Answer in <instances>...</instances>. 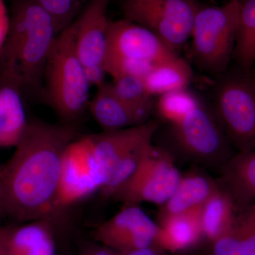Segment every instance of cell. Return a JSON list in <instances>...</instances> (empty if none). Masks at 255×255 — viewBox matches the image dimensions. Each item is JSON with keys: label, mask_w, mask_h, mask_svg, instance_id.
I'll return each instance as SVG.
<instances>
[{"label": "cell", "mask_w": 255, "mask_h": 255, "mask_svg": "<svg viewBox=\"0 0 255 255\" xmlns=\"http://www.w3.org/2000/svg\"><path fill=\"white\" fill-rule=\"evenodd\" d=\"M78 137L73 124L29 121L14 154L1 165L0 214L22 223L53 224L61 214L58 192L64 153Z\"/></svg>", "instance_id": "1"}, {"label": "cell", "mask_w": 255, "mask_h": 255, "mask_svg": "<svg viewBox=\"0 0 255 255\" xmlns=\"http://www.w3.org/2000/svg\"><path fill=\"white\" fill-rule=\"evenodd\" d=\"M57 36L53 20L36 3L15 0L0 55V78L14 82L22 93L43 90L47 60Z\"/></svg>", "instance_id": "2"}, {"label": "cell", "mask_w": 255, "mask_h": 255, "mask_svg": "<svg viewBox=\"0 0 255 255\" xmlns=\"http://www.w3.org/2000/svg\"><path fill=\"white\" fill-rule=\"evenodd\" d=\"M43 84L47 102L67 124L88 109L90 85L75 49L73 23L55 38L47 60Z\"/></svg>", "instance_id": "3"}, {"label": "cell", "mask_w": 255, "mask_h": 255, "mask_svg": "<svg viewBox=\"0 0 255 255\" xmlns=\"http://www.w3.org/2000/svg\"><path fill=\"white\" fill-rule=\"evenodd\" d=\"M241 0L222 6L200 5L191 30V54L203 71L221 75L233 59Z\"/></svg>", "instance_id": "4"}, {"label": "cell", "mask_w": 255, "mask_h": 255, "mask_svg": "<svg viewBox=\"0 0 255 255\" xmlns=\"http://www.w3.org/2000/svg\"><path fill=\"white\" fill-rule=\"evenodd\" d=\"M158 124L152 121L136 127L92 135L96 158L103 174L101 192L110 198L128 180L153 145Z\"/></svg>", "instance_id": "5"}, {"label": "cell", "mask_w": 255, "mask_h": 255, "mask_svg": "<svg viewBox=\"0 0 255 255\" xmlns=\"http://www.w3.org/2000/svg\"><path fill=\"white\" fill-rule=\"evenodd\" d=\"M217 84L214 112L236 152L255 150V80L238 69Z\"/></svg>", "instance_id": "6"}, {"label": "cell", "mask_w": 255, "mask_h": 255, "mask_svg": "<svg viewBox=\"0 0 255 255\" xmlns=\"http://www.w3.org/2000/svg\"><path fill=\"white\" fill-rule=\"evenodd\" d=\"M171 141L188 160L220 169L236 152L214 111L200 104L180 122L169 125Z\"/></svg>", "instance_id": "7"}, {"label": "cell", "mask_w": 255, "mask_h": 255, "mask_svg": "<svg viewBox=\"0 0 255 255\" xmlns=\"http://www.w3.org/2000/svg\"><path fill=\"white\" fill-rule=\"evenodd\" d=\"M198 0H122L124 18L150 30L177 53L190 38Z\"/></svg>", "instance_id": "8"}, {"label": "cell", "mask_w": 255, "mask_h": 255, "mask_svg": "<svg viewBox=\"0 0 255 255\" xmlns=\"http://www.w3.org/2000/svg\"><path fill=\"white\" fill-rule=\"evenodd\" d=\"M168 150L152 145L133 174L111 198L124 206L150 203L161 206L168 200L182 174Z\"/></svg>", "instance_id": "9"}, {"label": "cell", "mask_w": 255, "mask_h": 255, "mask_svg": "<svg viewBox=\"0 0 255 255\" xmlns=\"http://www.w3.org/2000/svg\"><path fill=\"white\" fill-rule=\"evenodd\" d=\"M92 135L78 137L67 147L62 161L58 192L60 211L87 199L104 186Z\"/></svg>", "instance_id": "10"}, {"label": "cell", "mask_w": 255, "mask_h": 255, "mask_svg": "<svg viewBox=\"0 0 255 255\" xmlns=\"http://www.w3.org/2000/svg\"><path fill=\"white\" fill-rule=\"evenodd\" d=\"M158 225L138 206H124L94 231L95 242L117 252L155 246Z\"/></svg>", "instance_id": "11"}, {"label": "cell", "mask_w": 255, "mask_h": 255, "mask_svg": "<svg viewBox=\"0 0 255 255\" xmlns=\"http://www.w3.org/2000/svg\"><path fill=\"white\" fill-rule=\"evenodd\" d=\"M177 55L150 30L124 18L110 21L106 58L158 63Z\"/></svg>", "instance_id": "12"}, {"label": "cell", "mask_w": 255, "mask_h": 255, "mask_svg": "<svg viewBox=\"0 0 255 255\" xmlns=\"http://www.w3.org/2000/svg\"><path fill=\"white\" fill-rule=\"evenodd\" d=\"M110 0H90L73 23L75 49L84 66L104 65L110 21Z\"/></svg>", "instance_id": "13"}, {"label": "cell", "mask_w": 255, "mask_h": 255, "mask_svg": "<svg viewBox=\"0 0 255 255\" xmlns=\"http://www.w3.org/2000/svg\"><path fill=\"white\" fill-rule=\"evenodd\" d=\"M219 169L220 185L231 196L237 213L255 203V150L236 152Z\"/></svg>", "instance_id": "14"}, {"label": "cell", "mask_w": 255, "mask_h": 255, "mask_svg": "<svg viewBox=\"0 0 255 255\" xmlns=\"http://www.w3.org/2000/svg\"><path fill=\"white\" fill-rule=\"evenodd\" d=\"M88 109L104 131L122 130L148 122L149 117L120 100L109 82L97 89Z\"/></svg>", "instance_id": "15"}, {"label": "cell", "mask_w": 255, "mask_h": 255, "mask_svg": "<svg viewBox=\"0 0 255 255\" xmlns=\"http://www.w3.org/2000/svg\"><path fill=\"white\" fill-rule=\"evenodd\" d=\"M220 187L219 182L198 171L182 175L172 195L160 206L159 218L182 214L202 207Z\"/></svg>", "instance_id": "16"}, {"label": "cell", "mask_w": 255, "mask_h": 255, "mask_svg": "<svg viewBox=\"0 0 255 255\" xmlns=\"http://www.w3.org/2000/svg\"><path fill=\"white\" fill-rule=\"evenodd\" d=\"M5 247L8 255H55L53 223L37 220L6 227Z\"/></svg>", "instance_id": "17"}, {"label": "cell", "mask_w": 255, "mask_h": 255, "mask_svg": "<svg viewBox=\"0 0 255 255\" xmlns=\"http://www.w3.org/2000/svg\"><path fill=\"white\" fill-rule=\"evenodd\" d=\"M201 208L159 218L156 247L164 251H185L199 243L203 236Z\"/></svg>", "instance_id": "18"}, {"label": "cell", "mask_w": 255, "mask_h": 255, "mask_svg": "<svg viewBox=\"0 0 255 255\" xmlns=\"http://www.w3.org/2000/svg\"><path fill=\"white\" fill-rule=\"evenodd\" d=\"M22 92L16 84L0 79V147H16L28 127Z\"/></svg>", "instance_id": "19"}, {"label": "cell", "mask_w": 255, "mask_h": 255, "mask_svg": "<svg viewBox=\"0 0 255 255\" xmlns=\"http://www.w3.org/2000/svg\"><path fill=\"white\" fill-rule=\"evenodd\" d=\"M213 244L214 255H255V203L237 213L230 229Z\"/></svg>", "instance_id": "20"}, {"label": "cell", "mask_w": 255, "mask_h": 255, "mask_svg": "<svg viewBox=\"0 0 255 255\" xmlns=\"http://www.w3.org/2000/svg\"><path fill=\"white\" fill-rule=\"evenodd\" d=\"M193 80L191 67L179 55L156 64L152 71L144 79L147 92L157 97L189 88Z\"/></svg>", "instance_id": "21"}, {"label": "cell", "mask_w": 255, "mask_h": 255, "mask_svg": "<svg viewBox=\"0 0 255 255\" xmlns=\"http://www.w3.org/2000/svg\"><path fill=\"white\" fill-rule=\"evenodd\" d=\"M236 214L232 199L221 186L201 209L204 238L214 243L222 237L232 226Z\"/></svg>", "instance_id": "22"}, {"label": "cell", "mask_w": 255, "mask_h": 255, "mask_svg": "<svg viewBox=\"0 0 255 255\" xmlns=\"http://www.w3.org/2000/svg\"><path fill=\"white\" fill-rule=\"evenodd\" d=\"M233 59L246 74L255 63V0H241Z\"/></svg>", "instance_id": "23"}, {"label": "cell", "mask_w": 255, "mask_h": 255, "mask_svg": "<svg viewBox=\"0 0 255 255\" xmlns=\"http://www.w3.org/2000/svg\"><path fill=\"white\" fill-rule=\"evenodd\" d=\"M201 102L199 97L189 88L183 89L159 96L155 110L162 120L172 125L182 121Z\"/></svg>", "instance_id": "24"}, {"label": "cell", "mask_w": 255, "mask_h": 255, "mask_svg": "<svg viewBox=\"0 0 255 255\" xmlns=\"http://www.w3.org/2000/svg\"><path fill=\"white\" fill-rule=\"evenodd\" d=\"M112 87L120 100L150 117L155 110V102L146 89L143 79L124 76L114 80Z\"/></svg>", "instance_id": "25"}, {"label": "cell", "mask_w": 255, "mask_h": 255, "mask_svg": "<svg viewBox=\"0 0 255 255\" xmlns=\"http://www.w3.org/2000/svg\"><path fill=\"white\" fill-rule=\"evenodd\" d=\"M53 20L57 34L68 28L80 14V0H33Z\"/></svg>", "instance_id": "26"}, {"label": "cell", "mask_w": 255, "mask_h": 255, "mask_svg": "<svg viewBox=\"0 0 255 255\" xmlns=\"http://www.w3.org/2000/svg\"><path fill=\"white\" fill-rule=\"evenodd\" d=\"M156 64L145 60L106 58L104 67L107 73L111 75L113 80L124 76L137 77L144 80Z\"/></svg>", "instance_id": "27"}, {"label": "cell", "mask_w": 255, "mask_h": 255, "mask_svg": "<svg viewBox=\"0 0 255 255\" xmlns=\"http://www.w3.org/2000/svg\"><path fill=\"white\" fill-rule=\"evenodd\" d=\"M85 74L90 87L95 86L99 89L107 82H106L107 73L103 65L85 67Z\"/></svg>", "instance_id": "28"}, {"label": "cell", "mask_w": 255, "mask_h": 255, "mask_svg": "<svg viewBox=\"0 0 255 255\" xmlns=\"http://www.w3.org/2000/svg\"><path fill=\"white\" fill-rule=\"evenodd\" d=\"M9 21L10 17L8 15L4 0H0V55L9 33Z\"/></svg>", "instance_id": "29"}, {"label": "cell", "mask_w": 255, "mask_h": 255, "mask_svg": "<svg viewBox=\"0 0 255 255\" xmlns=\"http://www.w3.org/2000/svg\"><path fill=\"white\" fill-rule=\"evenodd\" d=\"M80 255H118L117 252L97 242H90L82 246Z\"/></svg>", "instance_id": "30"}, {"label": "cell", "mask_w": 255, "mask_h": 255, "mask_svg": "<svg viewBox=\"0 0 255 255\" xmlns=\"http://www.w3.org/2000/svg\"><path fill=\"white\" fill-rule=\"evenodd\" d=\"M164 251L155 246L147 247L132 251L117 252L118 255H165Z\"/></svg>", "instance_id": "31"}, {"label": "cell", "mask_w": 255, "mask_h": 255, "mask_svg": "<svg viewBox=\"0 0 255 255\" xmlns=\"http://www.w3.org/2000/svg\"><path fill=\"white\" fill-rule=\"evenodd\" d=\"M6 227L0 228V255H8L5 247Z\"/></svg>", "instance_id": "32"}, {"label": "cell", "mask_w": 255, "mask_h": 255, "mask_svg": "<svg viewBox=\"0 0 255 255\" xmlns=\"http://www.w3.org/2000/svg\"><path fill=\"white\" fill-rule=\"evenodd\" d=\"M80 1H81L82 3H84V2H86V1H87V2H89V1H90V0H80Z\"/></svg>", "instance_id": "33"}, {"label": "cell", "mask_w": 255, "mask_h": 255, "mask_svg": "<svg viewBox=\"0 0 255 255\" xmlns=\"http://www.w3.org/2000/svg\"><path fill=\"white\" fill-rule=\"evenodd\" d=\"M1 166L0 165V182H1Z\"/></svg>", "instance_id": "34"}, {"label": "cell", "mask_w": 255, "mask_h": 255, "mask_svg": "<svg viewBox=\"0 0 255 255\" xmlns=\"http://www.w3.org/2000/svg\"><path fill=\"white\" fill-rule=\"evenodd\" d=\"M253 76H254L255 80V74L253 73Z\"/></svg>", "instance_id": "35"}]
</instances>
